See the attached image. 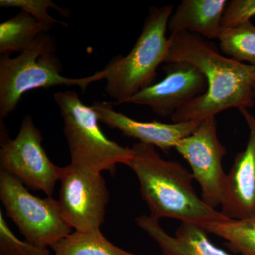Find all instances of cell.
I'll list each match as a JSON object with an SVG mask.
<instances>
[{
  "label": "cell",
  "mask_w": 255,
  "mask_h": 255,
  "mask_svg": "<svg viewBox=\"0 0 255 255\" xmlns=\"http://www.w3.org/2000/svg\"><path fill=\"white\" fill-rule=\"evenodd\" d=\"M164 63L184 62L196 67L207 83L205 93L188 101L171 117L173 122L202 121L228 109L255 105V66L220 54L205 38L190 33L169 37Z\"/></svg>",
  "instance_id": "cell-1"
},
{
  "label": "cell",
  "mask_w": 255,
  "mask_h": 255,
  "mask_svg": "<svg viewBox=\"0 0 255 255\" xmlns=\"http://www.w3.org/2000/svg\"><path fill=\"white\" fill-rule=\"evenodd\" d=\"M128 167L140 182L142 199L152 217L178 220L206 227L227 219L198 195L192 174L182 164L162 158L155 147L136 142Z\"/></svg>",
  "instance_id": "cell-2"
},
{
  "label": "cell",
  "mask_w": 255,
  "mask_h": 255,
  "mask_svg": "<svg viewBox=\"0 0 255 255\" xmlns=\"http://www.w3.org/2000/svg\"><path fill=\"white\" fill-rule=\"evenodd\" d=\"M54 38L42 33L31 46L15 58H0V119L12 113L23 95L36 89L65 85L85 91L90 84L105 78V69L91 76L70 78L61 75L63 66L56 54Z\"/></svg>",
  "instance_id": "cell-3"
},
{
  "label": "cell",
  "mask_w": 255,
  "mask_h": 255,
  "mask_svg": "<svg viewBox=\"0 0 255 255\" xmlns=\"http://www.w3.org/2000/svg\"><path fill=\"white\" fill-rule=\"evenodd\" d=\"M173 6L151 7L142 33L127 56L118 55L106 66L105 92L116 100L112 105L126 103L137 92L150 86L169 49L167 37Z\"/></svg>",
  "instance_id": "cell-4"
},
{
  "label": "cell",
  "mask_w": 255,
  "mask_h": 255,
  "mask_svg": "<svg viewBox=\"0 0 255 255\" xmlns=\"http://www.w3.org/2000/svg\"><path fill=\"white\" fill-rule=\"evenodd\" d=\"M53 98L63 117L71 165L99 174L105 171L114 173L118 164L128 165L132 157L131 147L106 137L95 110L85 105L76 92H56Z\"/></svg>",
  "instance_id": "cell-5"
},
{
  "label": "cell",
  "mask_w": 255,
  "mask_h": 255,
  "mask_svg": "<svg viewBox=\"0 0 255 255\" xmlns=\"http://www.w3.org/2000/svg\"><path fill=\"white\" fill-rule=\"evenodd\" d=\"M0 199L6 216L26 241L42 248L54 246L72 233L64 220L58 200L33 195L19 179L0 170Z\"/></svg>",
  "instance_id": "cell-6"
},
{
  "label": "cell",
  "mask_w": 255,
  "mask_h": 255,
  "mask_svg": "<svg viewBox=\"0 0 255 255\" xmlns=\"http://www.w3.org/2000/svg\"><path fill=\"white\" fill-rule=\"evenodd\" d=\"M43 137L30 115L25 116L14 139L1 132L0 170L19 179L26 187L52 196L60 169L52 162L42 145Z\"/></svg>",
  "instance_id": "cell-7"
},
{
  "label": "cell",
  "mask_w": 255,
  "mask_h": 255,
  "mask_svg": "<svg viewBox=\"0 0 255 255\" xmlns=\"http://www.w3.org/2000/svg\"><path fill=\"white\" fill-rule=\"evenodd\" d=\"M58 204L64 220L77 231H99L110 194L102 174L69 164L61 167Z\"/></svg>",
  "instance_id": "cell-8"
},
{
  "label": "cell",
  "mask_w": 255,
  "mask_h": 255,
  "mask_svg": "<svg viewBox=\"0 0 255 255\" xmlns=\"http://www.w3.org/2000/svg\"><path fill=\"white\" fill-rule=\"evenodd\" d=\"M175 149L190 165L204 202L216 209L221 206L227 177L222 165L226 149L218 137L216 117L202 120L196 131L182 139Z\"/></svg>",
  "instance_id": "cell-9"
},
{
  "label": "cell",
  "mask_w": 255,
  "mask_h": 255,
  "mask_svg": "<svg viewBox=\"0 0 255 255\" xmlns=\"http://www.w3.org/2000/svg\"><path fill=\"white\" fill-rule=\"evenodd\" d=\"M163 80L137 92L126 103L147 106L160 117H172L188 101L205 93V77L194 65L184 62L168 64Z\"/></svg>",
  "instance_id": "cell-10"
},
{
  "label": "cell",
  "mask_w": 255,
  "mask_h": 255,
  "mask_svg": "<svg viewBox=\"0 0 255 255\" xmlns=\"http://www.w3.org/2000/svg\"><path fill=\"white\" fill-rule=\"evenodd\" d=\"M238 110L249 135L227 174L221 212L228 219L243 220L255 218V116L247 108Z\"/></svg>",
  "instance_id": "cell-11"
},
{
  "label": "cell",
  "mask_w": 255,
  "mask_h": 255,
  "mask_svg": "<svg viewBox=\"0 0 255 255\" xmlns=\"http://www.w3.org/2000/svg\"><path fill=\"white\" fill-rule=\"evenodd\" d=\"M99 120L111 128L117 129L126 136L137 139L139 142L158 147L168 152L175 148L182 139L196 131L202 121L167 124L153 121L140 122L117 112L112 103L96 102L91 106Z\"/></svg>",
  "instance_id": "cell-12"
},
{
  "label": "cell",
  "mask_w": 255,
  "mask_h": 255,
  "mask_svg": "<svg viewBox=\"0 0 255 255\" xmlns=\"http://www.w3.org/2000/svg\"><path fill=\"white\" fill-rule=\"evenodd\" d=\"M135 221L157 243L162 255H231L214 246L205 228L195 223H181L172 236L151 216L142 215Z\"/></svg>",
  "instance_id": "cell-13"
},
{
  "label": "cell",
  "mask_w": 255,
  "mask_h": 255,
  "mask_svg": "<svg viewBox=\"0 0 255 255\" xmlns=\"http://www.w3.org/2000/svg\"><path fill=\"white\" fill-rule=\"evenodd\" d=\"M228 2L226 0H183L169 18L171 35L186 32L216 39Z\"/></svg>",
  "instance_id": "cell-14"
},
{
  "label": "cell",
  "mask_w": 255,
  "mask_h": 255,
  "mask_svg": "<svg viewBox=\"0 0 255 255\" xmlns=\"http://www.w3.org/2000/svg\"><path fill=\"white\" fill-rule=\"evenodd\" d=\"M51 27L52 25L36 21L28 13L20 11L0 24V54L10 56L12 53H23Z\"/></svg>",
  "instance_id": "cell-15"
},
{
  "label": "cell",
  "mask_w": 255,
  "mask_h": 255,
  "mask_svg": "<svg viewBox=\"0 0 255 255\" xmlns=\"http://www.w3.org/2000/svg\"><path fill=\"white\" fill-rule=\"evenodd\" d=\"M54 255H142L125 251L99 231L72 232L51 247Z\"/></svg>",
  "instance_id": "cell-16"
},
{
  "label": "cell",
  "mask_w": 255,
  "mask_h": 255,
  "mask_svg": "<svg viewBox=\"0 0 255 255\" xmlns=\"http://www.w3.org/2000/svg\"><path fill=\"white\" fill-rule=\"evenodd\" d=\"M216 39L228 58L255 66V26L251 21L221 27Z\"/></svg>",
  "instance_id": "cell-17"
},
{
  "label": "cell",
  "mask_w": 255,
  "mask_h": 255,
  "mask_svg": "<svg viewBox=\"0 0 255 255\" xmlns=\"http://www.w3.org/2000/svg\"><path fill=\"white\" fill-rule=\"evenodd\" d=\"M208 233L226 241L233 251L242 255H255V218L216 221L204 227Z\"/></svg>",
  "instance_id": "cell-18"
},
{
  "label": "cell",
  "mask_w": 255,
  "mask_h": 255,
  "mask_svg": "<svg viewBox=\"0 0 255 255\" xmlns=\"http://www.w3.org/2000/svg\"><path fill=\"white\" fill-rule=\"evenodd\" d=\"M0 6L3 8H18L31 15L32 17L40 22L48 23L53 26L60 23L67 26V23L54 19L48 13V9H55L64 17L70 16L68 9H62L51 0H1Z\"/></svg>",
  "instance_id": "cell-19"
},
{
  "label": "cell",
  "mask_w": 255,
  "mask_h": 255,
  "mask_svg": "<svg viewBox=\"0 0 255 255\" xmlns=\"http://www.w3.org/2000/svg\"><path fill=\"white\" fill-rule=\"evenodd\" d=\"M0 255H51L48 248L18 239L0 211Z\"/></svg>",
  "instance_id": "cell-20"
},
{
  "label": "cell",
  "mask_w": 255,
  "mask_h": 255,
  "mask_svg": "<svg viewBox=\"0 0 255 255\" xmlns=\"http://www.w3.org/2000/svg\"><path fill=\"white\" fill-rule=\"evenodd\" d=\"M255 16V0H233L229 1L221 21V27H230L251 21Z\"/></svg>",
  "instance_id": "cell-21"
},
{
  "label": "cell",
  "mask_w": 255,
  "mask_h": 255,
  "mask_svg": "<svg viewBox=\"0 0 255 255\" xmlns=\"http://www.w3.org/2000/svg\"><path fill=\"white\" fill-rule=\"evenodd\" d=\"M254 100H255V87H254Z\"/></svg>",
  "instance_id": "cell-22"
}]
</instances>
